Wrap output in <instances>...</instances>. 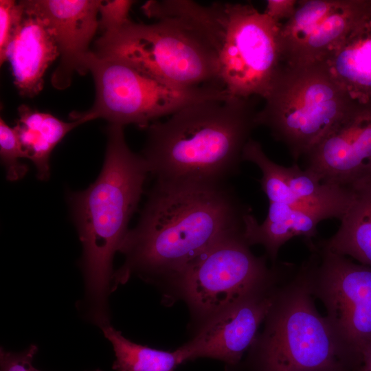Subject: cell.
Returning <instances> with one entry per match:
<instances>
[{
    "mask_svg": "<svg viewBox=\"0 0 371 371\" xmlns=\"http://www.w3.org/2000/svg\"><path fill=\"white\" fill-rule=\"evenodd\" d=\"M319 182L351 188L371 177V103L357 104L304 156Z\"/></svg>",
    "mask_w": 371,
    "mask_h": 371,
    "instance_id": "13",
    "label": "cell"
},
{
    "mask_svg": "<svg viewBox=\"0 0 371 371\" xmlns=\"http://www.w3.org/2000/svg\"><path fill=\"white\" fill-rule=\"evenodd\" d=\"M181 14L214 51L227 93L264 98L284 64L280 24L249 3L188 1Z\"/></svg>",
    "mask_w": 371,
    "mask_h": 371,
    "instance_id": "5",
    "label": "cell"
},
{
    "mask_svg": "<svg viewBox=\"0 0 371 371\" xmlns=\"http://www.w3.org/2000/svg\"><path fill=\"white\" fill-rule=\"evenodd\" d=\"M100 0H34L56 38L60 61L51 82L56 89L67 88L74 72H88L89 47L98 25Z\"/></svg>",
    "mask_w": 371,
    "mask_h": 371,
    "instance_id": "14",
    "label": "cell"
},
{
    "mask_svg": "<svg viewBox=\"0 0 371 371\" xmlns=\"http://www.w3.org/2000/svg\"><path fill=\"white\" fill-rule=\"evenodd\" d=\"M243 160L256 164L261 170V189L269 203L311 210L300 203L293 195L287 183L286 167L271 160L258 141L252 138L249 140L243 150Z\"/></svg>",
    "mask_w": 371,
    "mask_h": 371,
    "instance_id": "22",
    "label": "cell"
},
{
    "mask_svg": "<svg viewBox=\"0 0 371 371\" xmlns=\"http://www.w3.org/2000/svg\"><path fill=\"white\" fill-rule=\"evenodd\" d=\"M351 188L354 196L337 232L316 244L371 267V177L358 181Z\"/></svg>",
    "mask_w": 371,
    "mask_h": 371,
    "instance_id": "18",
    "label": "cell"
},
{
    "mask_svg": "<svg viewBox=\"0 0 371 371\" xmlns=\"http://www.w3.org/2000/svg\"><path fill=\"white\" fill-rule=\"evenodd\" d=\"M134 3L131 0L102 1L99 8V27L104 33L115 32L122 27L131 21L128 14Z\"/></svg>",
    "mask_w": 371,
    "mask_h": 371,
    "instance_id": "24",
    "label": "cell"
},
{
    "mask_svg": "<svg viewBox=\"0 0 371 371\" xmlns=\"http://www.w3.org/2000/svg\"><path fill=\"white\" fill-rule=\"evenodd\" d=\"M254 98L195 102L151 123L141 155L149 174L157 182L227 183L257 126Z\"/></svg>",
    "mask_w": 371,
    "mask_h": 371,
    "instance_id": "2",
    "label": "cell"
},
{
    "mask_svg": "<svg viewBox=\"0 0 371 371\" xmlns=\"http://www.w3.org/2000/svg\"><path fill=\"white\" fill-rule=\"evenodd\" d=\"M303 264L282 278L250 347V371H359L362 352L317 311Z\"/></svg>",
    "mask_w": 371,
    "mask_h": 371,
    "instance_id": "4",
    "label": "cell"
},
{
    "mask_svg": "<svg viewBox=\"0 0 371 371\" xmlns=\"http://www.w3.org/2000/svg\"><path fill=\"white\" fill-rule=\"evenodd\" d=\"M149 174L142 155L130 150L123 126L110 124L104 162L97 179L85 190L69 196L82 245L80 262L86 318L100 328L110 324L108 297L114 272L112 262L128 232Z\"/></svg>",
    "mask_w": 371,
    "mask_h": 371,
    "instance_id": "3",
    "label": "cell"
},
{
    "mask_svg": "<svg viewBox=\"0 0 371 371\" xmlns=\"http://www.w3.org/2000/svg\"><path fill=\"white\" fill-rule=\"evenodd\" d=\"M59 56L54 34L34 0L17 2L15 25L5 60L10 64L21 95L34 97L43 89L45 72Z\"/></svg>",
    "mask_w": 371,
    "mask_h": 371,
    "instance_id": "15",
    "label": "cell"
},
{
    "mask_svg": "<svg viewBox=\"0 0 371 371\" xmlns=\"http://www.w3.org/2000/svg\"><path fill=\"white\" fill-rule=\"evenodd\" d=\"M297 0H268L265 13L278 24L289 19L294 12Z\"/></svg>",
    "mask_w": 371,
    "mask_h": 371,
    "instance_id": "27",
    "label": "cell"
},
{
    "mask_svg": "<svg viewBox=\"0 0 371 371\" xmlns=\"http://www.w3.org/2000/svg\"><path fill=\"white\" fill-rule=\"evenodd\" d=\"M286 267L274 280L251 291L200 325L194 337L180 346L186 361L199 357L221 360L237 366L258 335L273 303L277 286L289 272Z\"/></svg>",
    "mask_w": 371,
    "mask_h": 371,
    "instance_id": "12",
    "label": "cell"
},
{
    "mask_svg": "<svg viewBox=\"0 0 371 371\" xmlns=\"http://www.w3.org/2000/svg\"><path fill=\"white\" fill-rule=\"evenodd\" d=\"M87 68L95 82V100L88 111L72 113V118L85 117L87 121L103 118L112 124H133L146 128L151 121L190 104L230 97L224 89L214 86L175 87L93 52L87 57Z\"/></svg>",
    "mask_w": 371,
    "mask_h": 371,
    "instance_id": "8",
    "label": "cell"
},
{
    "mask_svg": "<svg viewBox=\"0 0 371 371\" xmlns=\"http://www.w3.org/2000/svg\"><path fill=\"white\" fill-rule=\"evenodd\" d=\"M18 111L19 119L14 127L23 150L34 164L38 179L47 180L50 175L49 158L54 148L69 131L87 122L82 119L64 122L25 104L21 105Z\"/></svg>",
    "mask_w": 371,
    "mask_h": 371,
    "instance_id": "19",
    "label": "cell"
},
{
    "mask_svg": "<svg viewBox=\"0 0 371 371\" xmlns=\"http://www.w3.org/2000/svg\"><path fill=\"white\" fill-rule=\"evenodd\" d=\"M288 186L294 197L305 207L324 212L339 221L348 209L353 196L352 188L318 181L297 163L286 167Z\"/></svg>",
    "mask_w": 371,
    "mask_h": 371,
    "instance_id": "20",
    "label": "cell"
},
{
    "mask_svg": "<svg viewBox=\"0 0 371 371\" xmlns=\"http://www.w3.org/2000/svg\"><path fill=\"white\" fill-rule=\"evenodd\" d=\"M362 360L359 371H371V344L362 348Z\"/></svg>",
    "mask_w": 371,
    "mask_h": 371,
    "instance_id": "28",
    "label": "cell"
},
{
    "mask_svg": "<svg viewBox=\"0 0 371 371\" xmlns=\"http://www.w3.org/2000/svg\"><path fill=\"white\" fill-rule=\"evenodd\" d=\"M243 232L228 235L201 253L170 282L200 325L251 291L276 279L287 262L267 266Z\"/></svg>",
    "mask_w": 371,
    "mask_h": 371,
    "instance_id": "9",
    "label": "cell"
},
{
    "mask_svg": "<svg viewBox=\"0 0 371 371\" xmlns=\"http://www.w3.org/2000/svg\"><path fill=\"white\" fill-rule=\"evenodd\" d=\"M38 352L35 344L30 345L21 352L7 351L1 348L0 371H40L32 365L34 356ZM92 371H102L100 369Z\"/></svg>",
    "mask_w": 371,
    "mask_h": 371,
    "instance_id": "25",
    "label": "cell"
},
{
    "mask_svg": "<svg viewBox=\"0 0 371 371\" xmlns=\"http://www.w3.org/2000/svg\"><path fill=\"white\" fill-rule=\"evenodd\" d=\"M308 249L311 255L302 264L311 294L322 302L343 339L361 351L371 344V267L315 242Z\"/></svg>",
    "mask_w": 371,
    "mask_h": 371,
    "instance_id": "10",
    "label": "cell"
},
{
    "mask_svg": "<svg viewBox=\"0 0 371 371\" xmlns=\"http://www.w3.org/2000/svg\"><path fill=\"white\" fill-rule=\"evenodd\" d=\"M17 2L0 1V63L5 62V52L11 38L16 17Z\"/></svg>",
    "mask_w": 371,
    "mask_h": 371,
    "instance_id": "26",
    "label": "cell"
},
{
    "mask_svg": "<svg viewBox=\"0 0 371 371\" xmlns=\"http://www.w3.org/2000/svg\"><path fill=\"white\" fill-rule=\"evenodd\" d=\"M100 328L113 346L115 371H175L186 361L180 348L172 352L155 349L130 341L110 324Z\"/></svg>",
    "mask_w": 371,
    "mask_h": 371,
    "instance_id": "21",
    "label": "cell"
},
{
    "mask_svg": "<svg viewBox=\"0 0 371 371\" xmlns=\"http://www.w3.org/2000/svg\"><path fill=\"white\" fill-rule=\"evenodd\" d=\"M0 154L8 180L15 181L25 175L28 167L20 159H27V154L16 128L8 126L3 118L0 119Z\"/></svg>",
    "mask_w": 371,
    "mask_h": 371,
    "instance_id": "23",
    "label": "cell"
},
{
    "mask_svg": "<svg viewBox=\"0 0 371 371\" xmlns=\"http://www.w3.org/2000/svg\"><path fill=\"white\" fill-rule=\"evenodd\" d=\"M249 213L228 183L156 181L119 249L125 260L113 273V291L133 274L170 283L210 246L243 232Z\"/></svg>",
    "mask_w": 371,
    "mask_h": 371,
    "instance_id": "1",
    "label": "cell"
},
{
    "mask_svg": "<svg viewBox=\"0 0 371 371\" xmlns=\"http://www.w3.org/2000/svg\"><path fill=\"white\" fill-rule=\"evenodd\" d=\"M324 64L352 100L371 103V19L355 30Z\"/></svg>",
    "mask_w": 371,
    "mask_h": 371,
    "instance_id": "17",
    "label": "cell"
},
{
    "mask_svg": "<svg viewBox=\"0 0 371 371\" xmlns=\"http://www.w3.org/2000/svg\"><path fill=\"white\" fill-rule=\"evenodd\" d=\"M151 24L131 21L95 42V55L115 59L161 82L180 88L224 89L210 45L182 20L163 16Z\"/></svg>",
    "mask_w": 371,
    "mask_h": 371,
    "instance_id": "6",
    "label": "cell"
},
{
    "mask_svg": "<svg viewBox=\"0 0 371 371\" xmlns=\"http://www.w3.org/2000/svg\"><path fill=\"white\" fill-rule=\"evenodd\" d=\"M371 19V0H297L280 25L284 64L324 63L359 27Z\"/></svg>",
    "mask_w": 371,
    "mask_h": 371,
    "instance_id": "11",
    "label": "cell"
},
{
    "mask_svg": "<svg viewBox=\"0 0 371 371\" xmlns=\"http://www.w3.org/2000/svg\"><path fill=\"white\" fill-rule=\"evenodd\" d=\"M330 218L322 212L284 203H269L265 220L259 223L251 213L245 217L244 237L251 246L261 245L271 265L277 263L280 247L295 236H304L306 244L317 234V225Z\"/></svg>",
    "mask_w": 371,
    "mask_h": 371,
    "instance_id": "16",
    "label": "cell"
},
{
    "mask_svg": "<svg viewBox=\"0 0 371 371\" xmlns=\"http://www.w3.org/2000/svg\"><path fill=\"white\" fill-rule=\"evenodd\" d=\"M256 116L283 144L295 163L357 104L324 63L283 64Z\"/></svg>",
    "mask_w": 371,
    "mask_h": 371,
    "instance_id": "7",
    "label": "cell"
}]
</instances>
